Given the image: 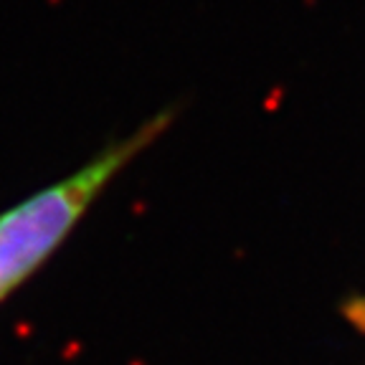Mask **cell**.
I'll return each instance as SVG.
<instances>
[{"instance_id": "cell-1", "label": "cell", "mask_w": 365, "mask_h": 365, "mask_svg": "<svg viewBox=\"0 0 365 365\" xmlns=\"http://www.w3.org/2000/svg\"><path fill=\"white\" fill-rule=\"evenodd\" d=\"M170 122L173 109H163L135 132L99 150L79 170L0 213V304L46 267L109 182L148 150Z\"/></svg>"}, {"instance_id": "cell-2", "label": "cell", "mask_w": 365, "mask_h": 365, "mask_svg": "<svg viewBox=\"0 0 365 365\" xmlns=\"http://www.w3.org/2000/svg\"><path fill=\"white\" fill-rule=\"evenodd\" d=\"M345 317H348L360 332H365V299H353V302L345 304Z\"/></svg>"}]
</instances>
